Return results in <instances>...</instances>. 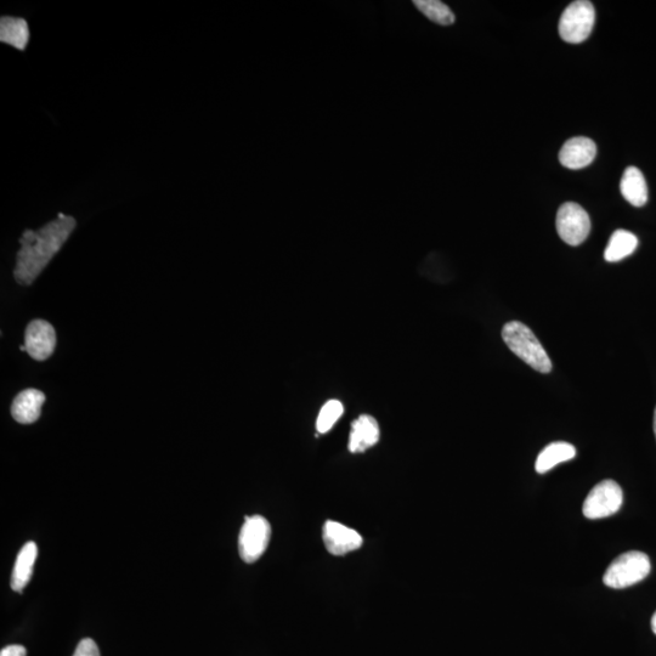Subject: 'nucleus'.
Wrapping results in <instances>:
<instances>
[{
	"label": "nucleus",
	"mask_w": 656,
	"mask_h": 656,
	"mask_svg": "<svg viewBox=\"0 0 656 656\" xmlns=\"http://www.w3.org/2000/svg\"><path fill=\"white\" fill-rule=\"evenodd\" d=\"M76 224L75 218L60 213L58 218L37 231L25 230L20 239V251L16 254V282L22 286L32 285L69 240Z\"/></svg>",
	"instance_id": "obj_1"
},
{
	"label": "nucleus",
	"mask_w": 656,
	"mask_h": 656,
	"mask_svg": "<svg viewBox=\"0 0 656 656\" xmlns=\"http://www.w3.org/2000/svg\"><path fill=\"white\" fill-rule=\"evenodd\" d=\"M503 341L514 354L534 370L541 373L552 371V361L544 346L527 325L519 321L508 322L503 326Z\"/></svg>",
	"instance_id": "obj_2"
},
{
	"label": "nucleus",
	"mask_w": 656,
	"mask_h": 656,
	"mask_svg": "<svg viewBox=\"0 0 656 656\" xmlns=\"http://www.w3.org/2000/svg\"><path fill=\"white\" fill-rule=\"evenodd\" d=\"M652 569L646 553L631 551L621 554L609 565L604 574V584L615 590L638 584L647 578Z\"/></svg>",
	"instance_id": "obj_3"
},
{
	"label": "nucleus",
	"mask_w": 656,
	"mask_h": 656,
	"mask_svg": "<svg viewBox=\"0 0 656 656\" xmlns=\"http://www.w3.org/2000/svg\"><path fill=\"white\" fill-rule=\"evenodd\" d=\"M595 20L596 11L591 2L578 0L571 3L559 21V36L570 44L585 42L591 35Z\"/></svg>",
	"instance_id": "obj_4"
},
{
	"label": "nucleus",
	"mask_w": 656,
	"mask_h": 656,
	"mask_svg": "<svg viewBox=\"0 0 656 656\" xmlns=\"http://www.w3.org/2000/svg\"><path fill=\"white\" fill-rule=\"evenodd\" d=\"M622 502L624 494L620 485L614 480H603L586 497L582 512L588 519L607 518L619 512Z\"/></svg>",
	"instance_id": "obj_5"
},
{
	"label": "nucleus",
	"mask_w": 656,
	"mask_h": 656,
	"mask_svg": "<svg viewBox=\"0 0 656 656\" xmlns=\"http://www.w3.org/2000/svg\"><path fill=\"white\" fill-rule=\"evenodd\" d=\"M271 527L262 516L246 517L239 536V552L243 562H257L267 551Z\"/></svg>",
	"instance_id": "obj_6"
},
{
	"label": "nucleus",
	"mask_w": 656,
	"mask_h": 656,
	"mask_svg": "<svg viewBox=\"0 0 656 656\" xmlns=\"http://www.w3.org/2000/svg\"><path fill=\"white\" fill-rule=\"evenodd\" d=\"M557 231L561 239L570 246H579L591 233V219L578 203L567 202L559 208Z\"/></svg>",
	"instance_id": "obj_7"
},
{
	"label": "nucleus",
	"mask_w": 656,
	"mask_h": 656,
	"mask_svg": "<svg viewBox=\"0 0 656 656\" xmlns=\"http://www.w3.org/2000/svg\"><path fill=\"white\" fill-rule=\"evenodd\" d=\"M25 347L32 359L37 361L49 359L56 347L54 327L48 321L33 320L26 328Z\"/></svg>",
	"instance_id": "obj_8"
},
{
	"label": "nucleus",
	"mask_w": 656,
	"mask_h": 656,
	"mask_svg": "<svg viewBox=\"0 0 656 656\" xmlns=\"http://www.w3.org/2000/svg\"><path fill=\"white\" fill-rule=\"evenodd\" d=\"M322 539H324L326 550L332 556H346L363 546V537L358 531L341 523L332 522V520H327L325 523Z\"/></svg>",
	"instance_id": "obj_9"
},
{
	"label": "nucleus",
	"mask_w": 656,
	"mask_h": 656,
	"mask_svg": "<svg viewBox=\"0 0 656 656\" xmlns=\"http://www.w3.org/2000/svg\"><path fill=\"white\" fill-rule=\"evenodd\" d=\"M597 146L595 141L578 137L567 141L559 152V162L562 166L573 171L586 168L595 160Z\"/></svg>",
	"instance_id": "obj_10"
},
{
	"label": "nucleus",
	"mask_w": 656,
	"mask_h": 656,
	"mask_svg": "<svg viewBox=\"0 0 656 656\" xmlns=\"http://www.w3.org/2000/svg\"><path fill=\"white\" fill-rule=\"evenodd\" d=\"M45 403V395L38 389H26L16 395L11 405V415L14 420L21 424H31L41 417L42 406Z\"/></svg>",
	"instance_id": "obj_11"
},
{
	"label": "nucleus",
	"mask_w": 656,
	"mask_h": 656,
	"mask_svg": "<svg viewBox=\"0 0 656 656\" xmlns=\"http://www.w3.org/2000/svg\"><path fill=\"white\" fill-rule=\"evenodd\" d=\"M380 440V427L375 418L363 415L352 424V433L349 438V450L359 454L375 446Z\"/></svg>",
	"instance_id": "obj_12"
},
{
	"label": "nucleus",
	"mask_w": 656,
	"mask_h": 656,
	"mask_svg": "<svg viewBox=\"0 0 656 656\" xmlns=\"http://www.w3.org/2000/svg\"><path fill=\"white\" fill-rule=\"evenodd\" d=\"M38 547L35 542H27L21 548L18 558H16L13 576H11V588L15 592L24 591V588L30 582L33 575V567L37 561Z\"/></svg>",
	"instance_id": "obj_13"
},
{
	"label": "nucleus",
	"mask_w": 656,
	"mask_h": 656,
	"mask_svg": "<svg viewBox=\"0 0 656 656\" xmlns=\"http://www.w3.org/2000/svg\"><path fill=\"white\" fill-rule=\"evenodd\" d=\"M621 195L635 207H643L648 201V186L646 178L636 167H629L622 175L620 183Z\"/></svg>",
	"instance_id": "obj_14"
},
{
	"label": "nucleus",
	"mask_w": 656,
	"mask_h": 656,
	"mask_svg": "<svg viewBox=\"0 0 656 656\" xmlns=\"http://www.w3.org/2000/svg\"><path fill=\"white\" fill-rule=\"evenodd\" d=\"M576 456V449L573 445L565 443V441H557L547 445L544 450L540 452L536 460V472L540 474L551 471L552 468L559 465V463L568 462L573 460Z\"/></svg>",
	"instance_id": "obj_15"
},
{
	"label": "nucleus",
	"mask_w": 656,
	"mask_h": 656,
	"mask_svg": "<svg viewBox=\"0 0 656 656\" xmlns=\"http://www.w3.org/2000/svg\"><path fill=\"white\" fill-rule=\"evenodd\" d=\"M0 41L19 50H25L30 41V28L27 21L13 16H3L0 20Z\"/></svg>",
	"instance_id": "obj_16"
},
{
	"label": "nucleus",
	"mask_w": 656,
	"mask_h": 656,
	"mask_svg": "<svg viewBox=\"0 0 656 656\" xmlns=\"http://www.w3.org/2000/svg\"><path fill=\"white\" fill-rule=\"evenodd\" d=\"M638 239L636 235L626 230H616L610 237L607 248H605L604 259L609 263L620 262V260L631 256L636 251Z\"/></svg>",
	"instance_id": "obj_17"
},
{
	"label": "nucleus",
	"mask_w": 656,
	"mask_h": 656,
	"mask_svg": "<svg viewBox=\"0 0 656 656\" xmlns=\"http://www.w3.org/2000/svg\"><path fill=\"white\" fill-rule=\"evenodd\" d=\"M415 7L429 20L441 26H450L456 21L448 5L439 0H415Z\"/></svg>",
	"instance_id": "obj_18"
},
{
	"label": "nucleus",
	"mask_w": 656,
	"mask_h": 656,
	"mask_svg": "<svg viewBox=\"0 0 656 656\" xmlns=\"http://www.w3.org/2000/svg\"><path fill=\"white\" fill-rule=\"evenodd\" d=\"M343 404L338 400H330L322 407L318 421H316V428L319 433L324 434L330 432L335 423L343 415Z\"/></svg>",
	"instance_id": "obj_19"
},
{
	"label": "nucleus",
	"mask_w": 656,
	"mask_h": 656,
	"mask_svg": "<svg viewBox=\"0 0 656 656\" xmlns=\"http://www.w3.org/2000/svg\"><path fill=\"white\" fill-rule=\"evenodd\" d=\"M73 656H100V652L93 639L86 638L79 642L76 653Z\"/></svg>",
	"instance_id": "obj_20"
},
{
	"label": "nucleus",
	"mask_w": 656,
	"mask_h": 656,
	"mask_svg": "<svg viewBox=\"0 0 656 656\" xmlns=\"http://www.w3.org/2000/svg\"><path fill=\"white\" fill-rule=\"evenodd\" d=\"M27 650L24 646H19V644H13V646L5 647L0 656H26Z\"/></svg>",
	"instance_id": "obj_21"
},
{
	"label": "nucleus",
	"mask_w": 656,
	"mask_h": 656,
	"mask_svg": "<svg viewBox=\"0 0 656 656\" xmlns=\"http://www.w3.org/2000/svg\"><path fill=\"white\" fill-rule=\"evenodd\" d=\"M652 630L656 635V612H655V614L653 615V618H652Z\"/></svg>",
	"instance_id": "obj_22"
},
{
	"label": "nucleus",
	"mask_w": 656,
	"mask_h": 656,
	"mask_svg": "<svg viewBox=\"0 0 656 656\" xmlns=\"http://www.w3.org/2000/svg\"><path fill=\"white\" fill-rule=\"evenodd\" d=\"M654 433H655V438H656V409L654 412Z\"/></svg>",
	"instance_id": "obj_23"
}]
</instances>
